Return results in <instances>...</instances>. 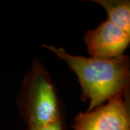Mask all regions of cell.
I'll return each instance as SVG.
<instances>
[{"label": "cell", "instance_id": "5b68a950", "mask_svg": "<svg viewBox=\"0 0 130 130\" xmlns=\"http://www.w3.org/2000/svg\"><path fill=\"white\" fill-rule=\"evenodd\" d=\"M106 11L108 21L130 34L129 0H93Z\"/></svg>", "mask_w": 130, "mask_h": 130}, {"label": "cell", "instance_id": "277c9868", "mask_svg": "<svg viewBox=\"0 0 130 130\" xmlns=\"http://www.w3.org/2000/svg\"><path fill=\"white\" fill-rule=\"evenodd\" d=\"M84 41L92 57L113 59L124 55L129 45L130 34L106 20L85 32Z\"/></svg>", "mask_w": 130, "mask_h": 130}, {"label": "cell", "instance_id": "3957f363", "mask_svg": "<svg viewBox=\"0 0 130 130\" xmlns=\"http://www.w3.org/2000/svg\"><path fill=\"white\" fill-rule=\"evenodd\" d=\"M73 130H130L129 102L122 96L74 118Z\"/></svg>", "mask_w": 130, "mask_h": 130}, {"label": "cell", "instance_id": "7a4b0ae2", "mask_svg": "<svg viewBox=\"0 0 130 130\" xmlns=\"http://www.w3.org/2000/svg\"><path fill=\"white\" fill-rule=\"evenodd\" d=\"M17 106L27 126H43L64 118L55 85L41 61H32L23 81Z\"/></svg>", "mask_w": 130, "mask_h": 130}, {"label": "cell", "instance_id": "8992f818", "mask_svg": "<svg viewBox=\"0 0 130 130\" xmlns=\"http://www.w3.org/2000/svg\"><path fill=\"white\" fill-rule=\"evenodd\" d=\"M26 130H67L65 117L43 126H28Z\"/></svg>", "mask_w": 130, "mask_h": 130}, {"label": "cell", "instance_id": "6da1fadb", "mask_svg": "<svg viewBox=\"0 0 130 130\" xmlns=\"http://www.w3.org/2000/svg\"><path fill=\"white\" fill-rule=\"evenodd\" d=\"M63 60L77 76L82 88L81 99L89 100L92 111L112 98L122 96L129 102V59L126 55L101 59L70 54L62 48L43 44Z\"/></svg>", "mask_w": 130, "mask_h": 130}]
</instances>
